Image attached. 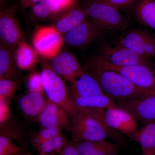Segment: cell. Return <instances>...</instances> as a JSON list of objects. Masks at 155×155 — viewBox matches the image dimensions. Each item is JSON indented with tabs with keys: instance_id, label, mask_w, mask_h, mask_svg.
<instances>
[{
	"instance_id": "obj_16",
	"label": "cell",
	"mask_w": 155,
	"mask_h": 155,
	"mask_svg": "<svg viewBox=\"0 0 155 155\" xmlns=\"http://www.w3.org/2000/svg\"><path fill=\"white\" fill-rule=\"evenodd\" d=\"M88 16L84 8L81 7L77 2L67 9L54 20V25L61 35H65L87 20Z\"/></svg>"
},
{
	"instance_id": "obj_18",
	"label": "cell",
	"mask_w": 155,
	"mask_h": 155,
	"mask_svg": "<svg viewBox=\"0 0 155 155\" xmlns=\"http://www.w3.org/2000/svg\"><path fill=\"white\" fill-rule=\"evenodd\" d=\"M38 54L26 42L21 41L14 52L15 61L19 70H32L38 62H40Z\"/></svg>"
},
{
	"instance_id": "obj_6",
	"label": "cell",
	"mask_w": 155,
	"mask_h": 155,
	"mask_svg": "<svg viewBox=\"0 0 155 155\" xmlns=\"http://www.w3.org/2000/svg\"><path fill=\"white\" fill-rule=\"evenodd\" d=\"M64 37L54 25L40 26L34 34L32 44L38 54L52 60L61 52Z\"/></svg>"
},
{
	"instance_id": "obj_32",
	"label": "cell",
	"mask_w": 155,
	"mask_h": 155,
	"mask_svg": "<svg viewBox=\"0 0 155 155\" xmlns=\"http://www.w3.org/2000/svg\"><path fill=\"white\" fill-rule=\"evenodd\" d=\"M67 139L68 138L63 133L56 136L52 139L55 153L59 155L66 144Z\"/></svg>"
},
{
	"instance_id": "obj_19",
	"label": "cell",
	"mask_w": 155,
	"mask_h": 155,
	"mask_svg": "<svg viewBox=\"0 0 155 155\" xmlns=\"http://www.w3.org/2000/svg\"><path fill=\"white\" fill-rule=\"evenodd\" d=\"M13 50L11 48L1 43L0 79H15L20 76Z\"/></svg>"
},
{
	"instance_id": "obj_8",
	"label": "cell",
	"mask_w": 155,
	"mask_h": 155,
	"mask_svg": "<svg viewBox=\"0 0 155 155\" xmlns=\"http://www.w3.org/2000/svg\"><path fill=\"white\" fill-rule=\"evenodd\" d=\"M105 119L111 128L129 137L138 129V120L135 115L118 106L105 110Z\"/></svg>"
},
{
	"instance_id": "obj_40",
	"label": "cell",
	"mask_w": 155,
	"mask_h": 155,
	"mask_svg": "<svg viewBox=\"0 0 155 155\" xmlns=\"http://www.w3.org/2000/svg\"><path fill=\"white\" fill-rule=\"evenodd\" d=\"M36 155H59L55 153H51L47 154H41L38 153Z\"/></svg>"
},
{
	"instance_id": "obj_11",
	"label": "cell",
	"mask_w": 155,
	"mask_h": 155,
	"mask_svg": "<svg viewBox=\"0 0 155 155\" xmlns=\"http://www.w3.org/2000/svg\"><path fill=\"white\" fill-rule=\"evenodd\" d=\"M117 104L133 113L142 123L155 121V90L137 98L119 101Z\"/></svg>"
},
{
	"instance_id": "obj_17",
	"label": "cell",
	"mask_w": 155,
	"mask_h": 155,
	"mask_svg": "<svg viewBox=\"0 0 155 155\" xmlns=\"http://www.w3.org/2000/svg\"><path fill=\"white\" fill-rule=\"evenodd\" d=\"M81 155H118L122 147L106 140L90 141L71 139Z\"/></svg>"
},
{
	"instance_id": "obj_5",
	"label": "cell",
	"mask_w": 155,
	"mask_h": 155,
	"mask_svg": "<svg viewBox=\"0 0 155 155\" xmlns=\"http://www.w3.org/2000/svg\"><path fill=\"white\" fill-rule=\"evenodd\" d=\"M91 22L99 30L120 29L124 28L125 20L115 8L104 0H88L84 7Z\"/></svg>"
},
{
	"instance_id": "obj_37",
	"label": "cell",
	"mask_w": 155,
	"mask_h": 155,
	"mask_svg": "<svg viewBox=\"0 0 155 155\" xmlns=\"http://www.w3.org/2000/svg\"><path fill=\"white\" fill-rule=\"evenodd\" d=\"M41 0H21V5L23 8H31Z\"/></svg>"
},
{
	"instance_id": "obj_29",
	"label": "cell",
	"mask_w": 155,
	"mask_h": 155,
	"mask_svg": "<svg viewBox=\"0 0 155 155\" xmlns=\"http://www.w3.org/2000/svg\"><path fill=\"white\" fill-rule=\"evenodd\" d=\"M53 11L58 17L60 14L72 7L76 0H47Z\"/></svg>"
},
{
	"instance_id": "obj_33",
	"label": "cell",
	"mask_w": 155,
	"mask_h": 155,
	"mask_svg": "<svg viewBox=\"0 0 155 155\" xmlns=\"http://www.w3.org/2000/svg\"><path fill=\"white\" fill-rule=\"evenodd\" d=\"M59 155H81L72 140L67 139L66 144Z\"/></svg>"
},
{
	"instance_id": "obj_39",
	"label": "cell",
	"mask_w": 155,
	"mask_h": 155,
	"mask_svg": "<svg viewBox=\"0 0 155 155\" xmlns=\"http://www.w3.org/2000/svg\"><path fill=\"white\" fill-rule=\"evenodd\" d=\"M142 155H155V152H143Z\"/></svg>"
},
{
	"instance_id": "obj_35",
	"label": "cell",
	"mask_w": 155,
	"mask_h": 155,
	"mask_svg": "<svg viewBox=\"0 0 155 155\" xmlns=\"http://www.w3.org/2000/svg\"><path fill=\"white\" fill-rule=\"evenodd\" d=\"M115 8H119L128 5L134 2L136 0H104Z\"/></svg>"
},
{
	"instance_id": "obj_4",
	"label": "cell",
	"mask_w": 155,
	"mask_h": 155,
	"mask_svg": "<svg viewBox=\"0 0 155 155\" xmlns=\"http://www.w3.org/2000/svg\"><path fill=\"white\" fill-rule=\"evenodd\" d=\"M86 67L110 70L124 76L138 87L155 90V75L149 67L143 65L115 66L101 56L91 59Z\"/></svg>"
},
{
	"instance_id": "obj_27",
	"label": "cell",
	"mask_w": 155,
	"mask_h": 155,
	"mask_svg": "<svg viewBox=\"0 0 155 155\" xmlns=\"http://www.w3.org/2000/svg\"><path fill=\"white\" fill-rule=\"evenodd\" d=\"M26 87L28 92L45 93L41 71H33L28 75Z\"/></svg>"
},
{
	"instance_id": "obj_21",
	"label": "cell",
	"mask_w": 155,
	"mask_h": 155,
	"mask_svg": "<svg viewBox=\"0 0 155 155\" xmlns=\"http://www.w3.org/2000/svg\"><path fill=\"white\" fill-rule=\"evenodd\" d=\"M137 19L155 30V0H141L134 10Z\"/></svg>"
},
{
	"instance_id": "obj_20",
	"label": "cell",
	"mask_w": 155,
	"mask_h": 155,
	"mask_svg": "<svg viewBox=\"0 0 155 155\" xmlns=\"http://www.w3.org/2000/svg\"><path fill=\"white\" fill-rule=\"evenodd\" d=\"M129 138L140 144L143 152H155V121L147 122Z\"/></svg>"
},
{
	"instance_id": "obj_34",
	"label": "cell",
	"mask_w": 155,
	"mask_h": 155,
	"mask_svg": "<svg viewBox=\"0 0 155 155\" xmlns=\"http://www.w3.org/2000/svg\"><path fill=\"white\" fill-rule=\"evenodd\" d=\"M38 153L41 154H47L52 153H54V146L52 140H45L43 142L37 150Z\"/></svg>"
},
{
	"instance_id": "obj_26",
	"label": "cell",
	"mask_w": 155,
	"mask_h": 155,
	"mask_svg": "<svg viewBox=\"0 0 155 155\" xmlns=\"http://www.w3.org/2000/svg\"><path fill=\"white\" fill-rule=\"evenodd\" d=\"M19 82L15 79H0V100L4 101L13 97L19 88Z\"/></svg>"
},
{
	"instance_id": "obj_14",
	"label": "cell",
	"mask_w": 155,
	"mask_h": 155,
	"mask_svg": "<svg viewBox=\"0 0 155 155\" xmlns=\"http://www.w3.org/2000/svg\"><path fill=\"white\" fill-rule=\"evenodd\" d=\"M69 88L74 99L91 97L105 94L95 78L85 70L76 80L69 83Z\"/></svg>"
},
{
	"instance_id": "obj_30",
	"label": "cell",
	"mask_w": 155,
	"mask_h": 155,
	"mask_svg": "<svg viewBox=\"0 0 155 155\" xmlns=\"http://www.w3.org/2000/svg\"><path fill=\"white\" fill-rule=\"evenodd\" d=\"M62 130L54 127H41L40 129L34 133L35 135L43 141L51 140L56 136L62 133Z\"/></svg>"
},
{
	"instance_id": "obj_3",
	"label": "cell",
	"mask_w": 155,
	"mask_h": 155,
	"mask_svg": "<svg viewBox=\"0 0 155 155\" xmlns=\"http://www.w3.org/2000/svg\"><path fill=\"white\" fill-rule=\"evenodd\" d=\"M45 93L48 99L61 106L72 118L80 110L64 79L58 75L45 59L40 61Z\"/></svg>"
},
{
	"instance_id": "obj_7",
	"label": "cell",
	"mask_w": 155,
	"mask_h": 155,
	"mask_svg": "<svg viewBox=\"0 0 155 155\" xmlns=\"http://www.w3.org/2000/svg\"><path fill=\"white\" fill-rule=\"evenodd\" d=\"M15 5L1 9L0 14L1 43L14 49L22 41L23 36L19 22L16 18Z\"/></svg>"
},
{
	"instance_id": "obj_22",
	"label": "cell",
	"mask_w": 155,
	"mask_h": 155,
	"mask_svg": "<svg viewBox=\"0 0 155 155\" xmlns=\"http://www.w3.org/2000/svg\"><path fill=\"white\" fill-rule=\"evenodd\" d=\"M1 135L5 136L19 143L22 147L26 146L25 134L23 127L20 124L9 118L1 120Z\"/></svg>"
},
{
	"instance_id": "obj_9",
	"label": "cell",
	"mask_w": 155,
	"mask_h": 155,
	"mask_svg": "<svg viewBox=\"0 0 155 155\" xmlns=\"http://www.w3.org/2000/svg\"><path fill=\"white\" fill-rule=\"evenodd\" d=\"M101 57L115 66L143 65L149 67L152 66V63L148 58L136 54L120 44L114 47H105Z\"/></svg>"
},
{
	"instance_id": "obj_2",
	"label": "cell",
	"mask_w": 155,
	"mask_h": 155,
	"mask_svg": "<svg viewBox=\"0 0 155 155\" xmlns=\"http://www.w3.org/2000/svg\"><path fill=\"white\" fill-rule=\"evenodd\" d=\"M84 70L95 78L105 93L119 101L137 98L152 91L138 87L114 71L88 67H85Z\"/></svg>"
},
{
	"instance_id": "obj_36",
	"label": "cell",
	"mask_w": 155,
	"mask_h": 155,
	"mask_svg": "<svg viewBox=\"0 0 155 155\" xmlns=\"http://www.w3.org/2000/svg\"><path fill=\"white\" fill-rule=\"evenodd\" d=\"M44 141L39 138L38 136L35 135L34 133L31 134L30 139V142L37 150L38 149L41 144Z\"/></svg>"
},
{
	"instance_id": "obj_13",
	"label": "cell",
	"mask_w": 155,
	"mask_h": 155,
	"mask_svg": "<svg viewBox=\"0 0 155 155\" xmlns=\"http://www.w3.org/2000/svg\"><path fill=\"white\" fill-rule=\"evenodd\" d=\"M48 101L45 93L28 92L19 97L18 107L25 119L32 122H38Z\"/></svg>"
},
{
	"instance_id": "obj_24",
	"label": "cell",
	"mask_w": 155,
	"mask_h": 155,
	"mask_svg": "<svg viewBox=\"0 0 155 155\" xmlns=\"http://www.w3.org/2000/svg\"><path fill=\"white\" fill-rule=\"evenodd\" d=\"M147 34L143 31H131L126 35L119 44L136 54L145 57L143 45Z\"/></svg>"
},
{
	"instance_id": "obj_38",
	"label": "cell",
	"mask_w": 155,
	"mask_h": 155,
	"mask_svg": "<svg viewBox=\"0 0 155 155\" xmlns=\"http://www.w3.org/2000/svg\"><path fill=\"white\" fill-rule=\"evenodd\" d=\"M15 155H32L30 153L26 152H21Z\"/></svg>"
},
{
	"instance_id": "obj_23",
	"label": "cell",
	"mask_w": 155,
	"mask_h": 155,
	"mask_svg": "<svg viewBox=\"0 0 155 155\" xmlns=\"http://www.w3.org/2000/svg\"><path fill=\"white\" fill-rule=\"evenodd\" d=\"M76 105L79 107L93 108L107 110L117 106L114 98L105 94L88 98L75 99Z\"/></svg>"
},
{
	"instance_id": "obj_25",
	"label": "cell",
	"mask_w": 155,
	"mask_h": 155,
	"mask_svg": "<svg viewBox=\"0 0 155 155\" xmlns=\"http://www.w3.org/2000/svg\"><path fill=\"white\" fill-rule=\"evenodd\" d=\"M31 17L36 20H55L58 16L53 11L47 0H41L30 8Z\"/></svg>"
},
{
	"instance_id": "obj_31",
	"label": "cell",
	"mask_w": 155,
	"mask_h": 155,
	"mask_svg": "<svg viewBox=\"0 0 155 155\" xmlns=\"http://www.w3.org/2000/svg\"><path fill=\"white\" fill-rule=\"evenodd\" d=\"M143 50L147 58L155 56V37L147 33L145 40Z\"/></svg>"
},
{
	"instance_id": "obj_10",
	"label": "cell",
	"mask_w": 155,
	"mask_h": 155,
	"mask_svg": "<svg viewBox=\"0 0 155 155\" xmlns=\"http://www.w3.org/2000/svg\"><path fill=\"white\" fill-rule=\"evenodd\" d=\"M38 122L41 127H54L72 134L73 132L72 120L67 111L49 99Z\"/></svg>"
},
{
	"instance_id": "obj_1",
	"label": "cell",
	"mask_w": 155,
	"mask_h": 155,
	"mask_svg": "<svg viewBox=\"0 0 155 155\" xmlns=\"http://www.w3.org/2000/svg\"><path fill=\"white\" fill-rule=\"evenodd\" d=\"M105 110L81 107L71 118L73 132L71 139L97 141L111 137L122 147L127 141L122 134L111 128L105 119Z\"/></svg>"
},
{
	"instance_id": "obj_12",
	"label": "cell",
	"mask_w": 155,
	"mask_h": 155,
	"mask_svg": "<svg viewBox=\"0 0 155 155\" xmlns=\"http://www.w3.org/2000/svg\"><path fill=\"white\" fill-rule=\"evenodd\" d=\"M50 64L53 70L69 83L76 80L84 71L75 56L69 52H60Z\"/></svg>"
},
{
	"instance_id": "obj_15",
	"label": "cell",
	"mask_w": 155,
	"mask_h": 155,
	"mask_svg": "<svg viewBox=\"0 0 155 155\" xmlns=\"http://www.w3.org/2000/svg\"><path fill=\"white\" fill-rule=\"evenodd\" d=\"M101 32L87 19L64 35V41L71 46L82 47L94 40Z\"/></svg>"
},
{
	"instance_id": "obj_28",
	"label": "cell",
	"mask_w": 155,
	"mask_h": 155,
	"mask_svg": "<svg viewBox=\"0 0 155 155\" xmlns=\"http://www.w3.org/2000/svg\"><path fill=\"white\" fill-rule=\"evenodd\" d=\"M22 151V148L17 146L11 139L0 136V155H15Z\"/></svg>"
}]
</instances>
